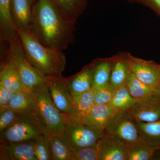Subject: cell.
<instances>
[{
    "label": "cell",
    "mask_w": 160,
    "mask_h": 160,
    "mask_svg": "<svg viewBox=\"0 0 160 160\" xmlns=\"http://www.w3.org/2000/svg\"><path fill=\"white\" fill-rule=\"evenodd\" d=\"M74 23L52 0H36L31 31L43 46L63 51L72 43Z\"/></svg>",
    "instance_id": "6da1fadb"
},
{
    "label": "cell",
    "mask_w": 160,
    "mask_h": 160,
    "mask_svg": "<svg viewBox=\"0 0 160 160\" xmlns=\"http://www.w3.org/2000/svg\"><path fill=\"white\" fill-rule=\"evenodd\" d=\"M25 55L30 64L46 76L61 77L66 65L63 51L43 46L28 30L16 29Z\"/></svg>",
    "instance_id": "7a4b0ae2"
},
{
    "label": "cell",
    "mask_w": 160,
    "mask_h": 160,
    "mask_svg": "<svg viewBox=\"0 0 160 160\" xmlns=\"http://www.w3.org/2000/svg\"><path fill=\"white\" fill-rule=\"evenodd\" d=\"M32 92L35 102L36 112L46 126L49 136L59 138L65 131L67 117L61 113L55 106L46 83Z\"/></svg>",
    "instance_id": "3957f363"
},
{
    "label": "cell",
    "mask_w": 160,
    "mask_h": 160,
    "mask_svg": "<svg viewBox=\"0 0 160 160\" xmlns=\"http://www.w3.org/2000/svg\"><path fill=\"white\" fill-rule=\"evenodd\" d=\"M42 134L49 135L37 112L21 113L11 126L1 133V143L34 141Z\"/></svg>",
    "instance_id": "277c9868"
},
{
    "label": "cell",
    "mask_w": 160,
    "mask_h": 160,
    "mask_svg": "<svg viewBox=\"0 0 160 160\" xmlns=\"http://www.w3.org/2000/svg\"><path fill=\"white\" fill-rule=\"evenodd\" d=\"M7 42V52L26 88L32 92L46 84V76L38 71L26 58L17 32Z\"/></svg>",
    "instance_id": "5b68a950"
},
{
    "label": "cell",
    "mask_w": 160,
    "mask_h": 160,
    "mask_svg": "<svg viewBox=\"0 0 160 160\" xmlns=\"http://www.w3.org/2000/svg\"><path fill=\"white\" fill-rule=\"evenodd\" d=\"M105 135L104 130L86 125L80 120H66L65 131L59 138L72 150L95 145Z\"/></svg>",
    "instance_id": "8992f818"
},
{
    "label": "cell",
    "mask_w": 160,
    "mask_h": 160,
    "mask_svg": "<svg viewBox=\"0 0 160 160\" xmlns=\"http://www.w3.org/2000/svg\"><path fill=\"white\" fill-rule=\"evenodd\" d=\"M104 131L125 143L141 140L136 123L127 110H118L116 112Z\"/></svg>",
    "instance_id": "52a82bcc"
},
{
    "label": "cell",
    "mask_w": 160,
    "mask_h": 160,
    "mask_svg": "<svg viewBox=\"0 0 160 160\" xmlns=\"http://www.w3.org/2000/svg\"><path fill=\"white\" fill-rule=\"evenodd\" d=\"M46 85L52 102L59 111L67 117L73 110V97L68 86V78L46 77Z\"/></svg>",
    "instance_id": "ba28073f"
},
{
    "label": "cell",
    "mask_w": 160,
    "mask_h": 160,
    "mask_svg": "<svg viewBox=\"0 0 160 160\" xmlns=\"http://www.w3.org/2000/svg\"><path fill=\"white\" fill-rule=\"evenodd\" d=\"M127 111L135 122H155L160 119V102L156 98L136 100Z\"/></svg>",
    "instance_id": "9c48e42d"
},
{
    "label": "cell",
    "mask_w": 160,
    "mask_h": 160,
    "mask_svg": "<svg viewBox=\"0 0 160 160\" xmlns=\"http://www.w3.org/2000/svg\"><path fill=\"white\" fill-rule=\"evenodd\" d=\"M36 0H10L12 19L16 29L31 31Z\"/></svg>",
    "instance_id": "30bf717a"
},
{
    "label": "cell",
    "mask_w": 160,
    "mask_h": 160,
    "mask_svg": "<svg viewBox=\"0 0 160 160\" xmlns=\"http://www.w3.org/2000/svg\"><path fill=\"white\" fill-rule=\"evenodd\" d=\"M125 143L106 133L96 143L98 160H126Z\"/></svg>",
    "instance_id": "8fae6325"
},
{
    "label": "cell",
    "mask_w": 160,
    "mask_h": 160,
    "mask_svg": "<svg viewBox=\"0 0 160 160\" xmlns=\"http://www.w3.org/2000/svg\"><path fill=\"white\" fill-rule=\"evenodd\" d=\"M2 58L0 66V83L13 92L30 91L24 85L7 50Z\"/></svg>",
    "instance_id": "7c38bea8"
},
{
    "label": "cell",
    "mask_w": 160,
    "mask_h": 160,
    "mask_svg": "<svg viewBox=\"0 0 160 160\" xmlns=\"http://www.w3.org/2000/svg\"><path fill=\"white\" fill-rule=\"evenodd\" d=\"M0 160H38L34 141L16 143H1Z\"/></svg>",
    "instance_id": "4fadbf2b"
},
{
    "label": "cell",
    "mask_w": 160,
    "mask_h": 160,
    "mask_svg": "<svg viewBox=\"0 0 160 160\" xmlns=\"http://www.w3.org/2000/svg\"><path fill=\"white\" fill-rule=\"evenodd\" d=\"M128 63L130 72L141 82L154 87L159 82L160 65L134 60Z\"/></svg>",
    "instance_id": "5bb4252c"
},
{
    "label": "cell",
    "mask_w": 160,
    "mask_h": 160,
    "mask_svg": "<svg viewBox=\"0 0 160 160\" xmlns=\"http://www.w3.org/2000/svg\"><path fill=\"white\" fill-rule=\"evenodd\" d=\"M118 110L110 104L94 105L80 121L86 125L104 130Z\"/></svg>",
    "instance_id": "9a60e30c"
},
{
    "label": "cell",
    "mask_w": 160,
    "mask_h": 160,
    "mask_svg": "<svg viewBox=\"0 0 160 160\" xmlns=\"http://www.w3.org/2000/svg\"><path fill=\"white\" fill-rule=\"evenodd\" d=\"M136 124L143 142L154 152L160 150V119L151 122Z\"/></svg>",
    "instance_id": "2e32d148"
},
{
    "label": "cell",
    "mask_w": 160,
    "mask_h": 160,
    "mask_svg": "<svg viewBox=\"0 0 160 160\" xmlns=\"http://www.w3.org/2000/svg\"><path fill=\"white\" fill-rule=\"evenodd\" d=\"M94 65L87 66L80 72L68 78V86L72 96H75L91 89L92 72Z\"/></svg>",
    "instance_id": "e0dca14e"
},
{
    "label": "cell",
    "mask_w": 160,
    "mask_h": 160,
    "mask_svg": "<svg viewBox=\"0 0 160 160\" xmlns=\"http://www.w3.org/2000/svg\"><path fill=\"white\" fill-rule=\"evenodd\" d=\"M95 90L93 88L83 93L72 96L73 110L72 114L67 118L69 121L80 120L94 105Z\"/></svg>",
    "instance_id": "ac0fdd59"
},
{
    "label": "cell",
    "mask_w": 160,
    "mask_h": 160,
    "mask_svg": "<svg viewBox=\"0 0 160 160\" xmlns=\"http://www.w3.org/2000/svg\"><path fill=\"white\" fill-rule=\"evenodd\" d=\"M8 108L23 114L36 112L35 102L32 92H14Z\"/></svg>",
    "instance_id": "d6986e66"
},
{
    "label": "cell",
    "mask_w": 160,
    "mask_h": 160,
    "mask_svg": "<svg viewBox=\"0 0 160 160\" xmlns=\"http://www.w3.org/2000/svg\"><path fill=\"white\" fill-rule=\"evenodd\" d=\"M17 32L12 19L10 0H0V38L2 42H8Z\"/></svg>",
    "instance_id": "ffe728a7"
},
{
    "label": "cell",
    "mask_w": 160,
    "mask_h": 160,
    "mask_svg": "<svg viewBox=\"0 0 160 160\" xmlns=\"http://www.w3.org/2000/svg\"><path fill=\"white\" fill-rule=\"evenodd\" d=\"M126 85L130 94L136 100L157 98L155 87L141 82L130 72L126 80Z\"/></svg>",
    "instance_id": "44dd1931"
},
{
    "label": "cell",
    "mask_w": 160,
    "mask_h": 160,
    "mask_svg": "<svg viewBox=\"0 0 160 160\" xmlns=\"http://www.w3.org/2000/svg\"><path fill=\"white\" fill-rule=\"evenodd\" d=\"M153 152L141 140L125 143L126 160H152Z\"/></svg>",
    "instance_id": "7402d4cb"
},
{
    "label": "cell",
    "mask_w": 160,
    "mask_h": 160,
    "mask_svg": "<svg viewBox=\"0 0 160 160\" xmlns=\"http://www.w3.org/2000/svg\"><path fill=\"white\" fill-rule=\"evenodd\" d=\"M112 68L111 64L107 61L95 64L92 72V87L97 89L109 84Z\"/></svg>",
    "instance_id": "603a6c76"
},
{
    "label": "cell",
    "mask_w": 160,
    "mask_h": 160,
    "mask_svg": "<svg viewBox=\"0 0 160 160\" xmlns=\"http://www.w3.org/2000/svg\"><path fill=\"white\" fill-rule=\"evenodd\" d=\"M65 17L73 23L82 12L85 0H52Z\"/></svg>",
    "instance_id": "cb8c5ba5"
},
{
    "label": "cell",
    "mask_w": 160,
    "mask_h": 160,
    "mask_svg": "<svg viewBox=\"0 0 160 160\" xmlns=\"http://www.w3.org/2000/svg\"><path fill=\"white\" fill-rule=\"evenodd\" d=\"M136 101L130 94L126 83L117 87L110 105L118 110H127Z\"/></svg>",
    "instance_id": "d4e9b609"
},
{
    "label": "cell",
    "mask_w": 160,
    "mask_h": 160,
    "mask_svg": "<svg viewBox=\"0 0 160 160\" xmlns=\"http://www.w3.org/2000/svg\"><path fill=\"white\" fill-rule=\"evenodd\" d=\"M48 138L52 160H72V151L59 138L49 136Z\"/></svg>",
    "instance_id": "484cf974"
},
{
    "label": "cell",
    "mask_w": 160,
    "mask_h": 160,
    "mask_svg": "<svg viewBox=\"0 0 160 160\" xmlns=\"http://www.w3.org/2000/svg\"><path fill=\"white\" fill-rule=\"evenodd\" d=\"M129 72L128 63L121 61L116 62L112 68L109 82L116 88L122 86L126 84Z\"/></svg>",
    "instance_id": "4316f807"
},
{
    "label": "cell",
    "mask_w": 160,
    "mask_h": 160,
    "mask_svg": "<svg viewBox=\"0 0 160 160\" xmlns=\"http://www.w3.org/2000/svg\"><path fill=\"white\" fill-rule=\"evenodd\" d=\"M42 134L34 140V151L38 160H52L48 137Z\"/></svg>",
    "instance_id": "83f0119b"
},
{
    "label": "cell",
    "mask_w": 160,
    "mask_h": 160,
    "mask_svg": "<svg viewBox=\"0 0 160 160\" xmlns=\"http://www.w3.org/2000/svg\"><path fill=\"white\" fill-rule=\"evenodd\" d=\"M116 87L110 83L99 89H95L94 105H109L111 103Z\"/></svg>",
    "instance_id": "f1b7e54d"
},
{
    "label": "cell",
    "mask_w": 160,
    "mask_h": 160,
    "mask_svg": "<svg viewBox=\"0 0 160 160\" xmlns=\"http://www.w3.org/2000/svg\"><path fill=\"white\" fill-rule=\"evenodd\" d=\"M72 151V160H98L96 144Z\"/></svg>",
    "instance_id": "f546056e"
},
{
    "label": "cell",
    "mask_w": 160,
    "mask_h": 160,
    "mask_svg": "<svg viewBox=\"0 0 160 160\" xmlns=\"http://www.w3.org/2000/svg\"><path fill=\"white\" fill-rule=\"evenodd\" d=\"M21 113L9 108H0V132L5 131L11 126Z\"/></svg>",
    "instance_id": "4dcf8cb0"
},
{
    "label": "cell",
    "mask_w": 160,
    "mask_h": 160,
    "mask_svg": "<svg viewBox=\"0 0 160 160\" xmlns=\"http://www.w3.org/2000/svg\"><path fill=\"white\" fill-rule=\"evenodd\" d=\"M14 92L0 83V108H8Z\"/></svg>",
    "instance_id": "1f68e13d"
},
{
    "label": "cell",
    "mask_w": 160,
    "mask_h": 160,
    "mask_svg": "<svg viewBox=\"0 0 160 160\" xmlns=\"http://www.w3.org/2000/svg\"><path fill=\"white\" fill-rule=\"evenodd\" d=\"M154 7L160 12V0H149Z\"/></svg>",
    "instance_id": "d6a6232c"
},
{
    "label": "cell",
    "mask_w": 160,
    "mask_h": 160,
    "mask_svg": "<svg viewBox=\"0 0 160 160\" xmlns=\"http://www.w3.org/2000/svg\"><path fill=\"white\" fill-rule=\"evenodd\" d=\"M155 89L156 92L157 97L160 102V81L158 85L155 87Z\"/></svg>",
    "instance_id": "836d02e7"
}]
</instances>
